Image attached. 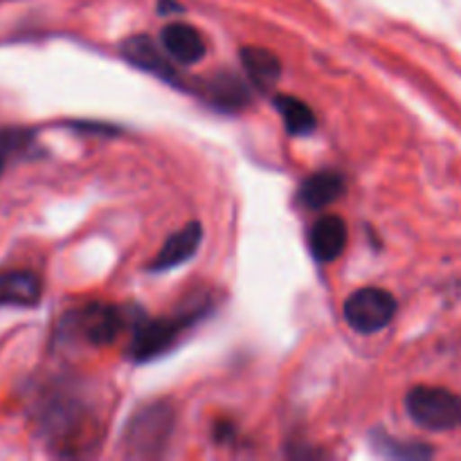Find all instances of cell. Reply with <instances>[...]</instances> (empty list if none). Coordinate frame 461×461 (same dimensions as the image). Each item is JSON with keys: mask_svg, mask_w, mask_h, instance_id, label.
<instances>
[{"mask_svg": "<svg viewBox=\"0 0 461 461\" xmlns=\"http://www.w3.org/2000/svg\"><path fill=\"white\" fill-rule=\"evenodd\" d=\"M174 421L176 414L167 403H151L140 408L126 426V453L131 457H158L169 444Z\"/></svg>", "mask_w": 461, "mask_h": 461, "instance_id": "cell-1", "label": "cell"}, {"mask_svg": "<svg viewBox=\"0 0 461 461\" xmlns=\"http://www.w3.org/2000/svg\"><path fill=\"white\" fill-rule=\"evenodd\" d=\"M405 410L426 430L446 432L461 428V396L446 387H414L405 396Z\"/></svg>", "mask_w": 461, "mask_h": 461, "instance_id": "cell-2", "label": "cell"}, {"mask_svg": "<svg viewBox=\"0 0 461 461\" xmlns=\"http://www.w3.org/2000/svg\"><path fill=\"white\" fill-rule=\"evenodd\" d=\"M196 318H201V313L169 320H142V322H138L133 340H131V358L138 360V363H147V360L167 354L178 342V338L196 322Z\"/></svg>", "mask_w": 461, "mask_h": 461, "instance_id": "cell-3", "label": "cell"}, {"mask_svg": "<svg viewBox=\"0 0 461 461\" xmlns=\"http://www.w3.org/2000/svg\"><path fill=\"white\" fill-rule=\"evenodd\" d=\"M396 315V300L385 288H360L351 293L345 302V318L354 331L376 333L383 331Z\"/></svg>", "mask_w": 461, "mask_h": 461, "instance_id": "cell-4", "label": "cell"}, {"mask_svg": "<svg viewBox=\"0 0 461 461\" xmlns=\"http://www.w3.org/2000/svg\"><path fill=\"white\" fill-rule=\"evenodd\" d=\"M124 311L111 304H88L77 313L68 315V324L84 338L88 345H111L126 324Z\"/></svg>", "mask_w": 461, "mask_h": 461, "instance_id": "cell-5", "label": "cell"}, {"mask_svg": "<svg viewBox=\"0 0 461 461\" xmlns=\"http://www.w3.org/2000/svg\"><path fill=\"white\" fill-rule=\"evenodd\" d=\"M349 230L340 216H322L309 232V248L320 264H331L345 252Z\"/></svg>", "mask_w": 461, "mask_h": 461, "instance_id": "cell-6", "label": "cell"}, {"mask_svg": "<svg viewBox=\"0 0 461 461\" xmlns=\"http://www.w3.org/2000/svg\"><path fill=\"white\" fill-rule=\"evenodd\" d=\"M160 43L169 57H174L178 63L185 66H194V63L203 61L207 52L205 39L196 27L187 25V23H171L162 30Z\"/></svg>", "mask_w": 461, "mask_h": 461, "instance_id": "cell-7", "label": "cell"}, {"mask_svg": "<svg viewBox=\"0 0 461 461\" xmlns=\"http://www.w3.org/2000/svg\"><path fill=\"white\" fill-rule=\"evenodd\" d=\"M201 223L185 225L180 232L171 234V237L167 239L162 250L158 252V257L151 261V266H149V270H151V273H167V270L183 266L185 261H189L196 255L198 246H201Z\"/></svg>", "mask_w": 461, "mask_h": 461, "instance_id": "cell-8", "label": "cell"}, {"mask_svg": "<svg viewBox=\"0 0 461 461\" xmlns=\"http://www.w3.org/2000/svg\"><path fill=\"white\" fill-rule=\"evenodd\" d=\"M43 295L41 277L32 270H7L0 273V306H18L30 309L36 306Z\"/></svg>", "mask_w": 461, "mask_h": 461, "instance_id": "cell-9", "label": "cell"}, {"mask_svg": "<svg viewBox=\"0 0 461 461\" xmlns=\"http://www.w3.org/2000/svg\"><path fill=\"white\" fill-rule=\"evenodd\" d=\"M122 54L140 70H147L151 75L162 77V79H176L174 68L169 66L165 54L160 52V48L149 36H131V39H126L122 43Z\"/></svg>", "mask_w": 461, "mask_h": 461, "instance_id": "cell-10", "label": "cell"}, {"mask_svg": "<svg viewBox=\"0 0 461 461\" xmlns=\"http://www.w3.org/2000/svg\"><path fill=\"white\" fill-rule=\"evenodd\" d=\"M345 194V178L338 171H320L306 178L300 187L302 205L309 210H322Z\"/></svg>", "mask_w": 461, "mask_h": 461, "instance_id": "cell-11", "label": "cell"}, {"mask_svg": "<svg viewBox=\"0 0 461 461\" xmlns=\"http://www.w3.org/2000/svg\"><path fill=\"white\" fill-rule=\"evenodd\" d=\"M241 63L252 84L261 90L275 86L279 81V77H282V61L266 48H257V45L243 48Z\"/></svg>", "mask_w": 461, "mask_h": 461, "instance_id": "cell-12", "label": "cell"}, {"mask_svg": "<svg viewBox=\"0 0 461 461\" xmlns=\"http://www.w3.org/2000/svg\"><path fill=\"white\" fill-rule=\"evenodd\" d=\"M205 95L214 106L223 108V111H239L250 102L246 84L237 75H228V72L212 77L205 84Z\"/></svg>", "mask_w": 461, "mask_h": 461, "instance_id": "cell-13", "label": "cell"}, {"mask_svg": "<svg viewBox=\"0 0 461 461\" xmlns=\"http://www.w3.org/2000/svg\"><path fill=\"white\" fill-rule=\"evenodd\" d=\"M273 104L291 135H309L318 129L313 108L306 102H302V99L293 97V95H277Z\"/></svg>", "mask_w": 461, "mask_h": 461, "instance_id": "cell-14", "label": "cell"}, {"mask_svg": "<svg viewBox=\"0 0 461 461\" xmlns=\"http://www.w3.org/2000/svg\"><path fill=\"white\" fill-rule=\"evenodd\" d=\"M374 448L378 450L385 457H396V459H426L432 457V448L423 444H408V441H399L394 437H387L385 432H374L372 435Z\"/></svg>", "mask_w": 461, "mask_h": 461, "instance_id": "cell-15", "label": "cell"}, {"mask_svg": "<svg viewBox=\"0 0 461 461\" xmlns=\"http://www.w3.org/2000/svg\"><path fill=\"white\" fill-rule=\"evenodd\" d=\"M32 142H34L32 131L16 129V126H5V129H0V176H3L5 167H7V162L14 156L27 153Z\"/></svg>", "mask_w": 461, "mask_h": 461, "instance_id": "cell-16", "label": "cell"}, {"mask_svg": "<svg viewBox=\"0 0 461 461\" xmlns=\"http://www.w3.org/2000/svg\"><path fill=\"white\" fill-rule=\"evenodd\" d=\"M158 9H160V14H178V12H183V7H180V5L176 3V0H160V3H158Z\"/></svg>", "mask_w": 461, "mask_h": 461, "instance_id": "cell-17", "label": "cell"}]
</instances>
